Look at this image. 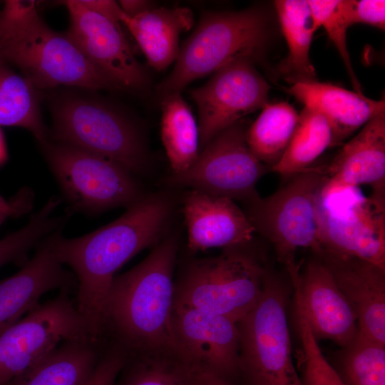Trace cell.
Returning a JSON list of instances; mask_svg holds the SVG:
<instances>
[{
    "mask_svg": "<svg viewBox=\"0 0 385 385\" xmlns=\"http://www.w3.org/2000/svg\"><path fill=\"white\" fill-rule=\"evenodd\" d=\"M298 118L296 110L287 102L267 103L248 127L246 133L248 147L271 170L285 152Z\"/></svg>",
    "mask_w": 385,
    "mask_h": 385,
    "instance_id": "cell-27",
    "label": "cell"
},
{
    "mask_svg": "<svg viewBox=\"0 0 385 385\" xmlns=\"http://www.w3.org/2000/svg\"><path fill=\"white\" fill-rule=\"evenodd\" d=\"M16 197L12 202H8L0 195V212L16 216L27 212L32 207L34 197L29 190L25 188Z\"/></svg>",
    "mask_w": 385,
    "mask_h": 385,
    "instance_id": "cell-37",
    "label": "cell"
},
{
    "mask_svg": "<svg viewBox=\"0 0 385 385\" xmlns=\"http://www.w3.org/2000/svg\"><path fill=\"white\" fill-rule=\"evenodd\" d=\"M289 279L294 300L316 339L331 340L341 348L349 344L358 332L356 318L322 260L314 255Z\"/></svg>",
    "mask_w": 385,
    "mask_h": 385,
    "instance_id": "cell-16",
    "label": "cell"
},
{
    "mask_svg": "<svg viewBox=\"0 0 385 385\" xmlns=\"http://www.w3.org/2000/svg\"><path fill=\"white\" fill-rule=\"evenodd\" d=\"M307 2L314 30L319 27L325 29L343 61L354 91L362 93L347 48L346 31L349 26L342 13L340 0H307Z\"/></svg>",
    "mask_w": 385,
    "mask_h": 385,
    "instance_id": "cell-33",
    "label": "cell"
},
{
    "mask_svg": "<svg viewBox=\"0 0 385 385\" xmlns=\"http://www.w3.org/2000/svg\"><path fill=\"white\" fill-rule=\"evenodd\" d=\"M176 356L183 363L228 380L240 371V332L230 319L194 308L173 306Z\"/></svg>",
    "mask_w": 385,
    "mask_h": 385,
    "instance_id": "cell-15",
    "label": "cell"
},
{
    "mask_svg": "<svg viewBox=\"0 0 385 385\" xmlns=\"http://www.w3.org/2000/svg\"><path fill=\"white\" fill-rule=\"evenodd\" d=\"M294 315L301 343V385H344L332 364L325 358L298 303Z\"/></svg>",
    "mask_w": 385,
    "mask_h": 385,
    "instance_id": "cell-32",
    "label": "cell"
},
{
    "mask_svg": "<svg viewBox=\"0 0 385 385\" xmlns=\"http://www.w3.org/2000/svg\"><path fill=\"white\" fill-rule=\"evenodd\" d=\"M321 197L329 200L354 187L369 185L385 192V111L368 121L345 143L329 165Z\"/></svg>",
    "mask_w": 385,
    "mask_h": 385,
    "instance_id": "cell-19",
    "label": "cell"
},
{
    "mask_svg": "<svg viewBox=\"0 0 385 385\" xmlns=\"http://www.w3.org/2000/svg\"><path fill=\"white\" fill-rule=\"evenodd\" d=\"M89 10L120 24L124 15L118 1L112 0H79Z\"/></svg>",
    "mask_w": 385,
    "mask_h": 385,
    "instance_id": "cell-36",
    "label": "cell"
},
{
    "mask_svg": "<svg viewBox=\"0 0 385 385\" xmlns=\"http://www.w3.org/2000/svg\"><path fill=\"white\" fill-rule=\"evenodd\" d=\"M161 140L173 174L188 170L200 152L198 125L180 92L163 96L161 101Z\"/></svg>",
    "mask_w": 385,
    "mask_h": 385,
    "instance_id": "cell-25",
    "label": "cell"
},
{
    "mask_svg": "<svg viewBox=\"0 0 385 385\" xmlns=\"http://www.w3.org/2000/svg\"><path fill=\"white\" fill-rule=\"evenodd\" d=\"M328 178L325 165L310 168L284 178L270 195L245 205V213L255 232L272 244L289 277L300 271L295 260L297 249L309 248L313 254L321 250L317 210Z\"/></svg>",
    "mask_w": 385,
    "mask_h": 385,
    "instance_id": "cell-6",
    "label": "cell"
},
{
    "mask_svg": "<svg viewBox=\"0 0 385 385\" xmlns=\"http://www.w3.org/2000/svg\"><path fill=\"white\" fill-rule=\"evenodd\" d=\"M183 202L190 251L224 249L252 242L255 230L233 200L189 190Z\"/></svg>",
    "mask_w": 385,
    "mask_h": 385,
    "instance_id": "cell-20",
    "label": "cell"
},
{
    "mask_svg": "<svg viewBox=\"0 0 385 385\" xmlns=\"http://www.w3.org/2000/svg\"><path fill=\"white\" fill-rule=\"evenodd\" d=\"M1 61V60H0Z\"/></svg>",
    "mask_w": 385,
    "mask_h": 385,
    "instance_id": "cell-42",
    "label": "cell"
},
{
    "mask_svg": "<svg viewBox=\"0 0 385 385\" xmlns=\"http://www.w3.org/2000/svg\"><path fill=\"white\" fill-rule=\"evenodd\" d=\"M71 293L60 291L55 298L39 303L0 334V385H7L62 342L94 336L71 300Z\"/></svg>",
    "mask_w": 385,
    "mask_h": 385,
    "instance_id": "cell-11",
    "label": "cell"
},
{
    "mask_svg": "<svg viewBox=\"0 0 385 385\" xmlns=\"http://www.w3.org/2000/svg\"><path fill=\"white\" fill-rule=\"evenodd\" d=\"M237 326L240 371L249 385H301L292 357L287 292L274 272L267 269L259 301Z\"/></svg>",
    "mask_w": 385,
    "mask_h": 385,
    "instance_id": "cell-9",
    "label": "cell"
},
{
    "mask_svg": "<svg viewBox=\"0 0 385 385\" xmlns=\"http://www.w3.org/2000/svg\"><path fill=\"white\" fill-rule=\"evenodd\" d=\"M331 272L356 318L358 332L385 344V270L361 259L321 249Z\"/></svg>",
    "mask_w": 385,
    "mask_h": 385,
    "instance_id": "cell-18",
    "label": "cell"
},
{
    "mask_svg": "<svg viewBox=\"0 0 385 385\" xmlns=\"http://www.w3.org/2000/svg\"><path fill=\"white\" fill-rule=\"evenodd\" d=\"M178 248L177 234L168 235L143 261L113 278L105 307L104 336L111 335L128 356H176L172 314Z\"/></svg>",
    "mask_w": 385,
    "mask_h": 385,
    "instance_id": "cell-2",
    "label": "cell"
},
{
    "mask_svg": "<svg viewBox=\"0 0 385 385\" xmlns=\"http://www.w3.org/2000/svg\"><path fill=\"white\" fill-rule=\"evenodd\" d=\"M332 365L344 385H385V344L359 332Z\"/></svg>",
    "mask_w": 385,
    "mask_h": 385,
    "instance_id": "cell-29",
    "label": "cell"
},
{
    "mask_svg": "<svg viewBox=\"0 0 385 385\" xmlns=\"http://www.w3.org/2000/svg\"><path fill=\"white\" fill-rule=\"evenodd\" d=\"M249 126L241 119L217 134L185 171L170 173L165 183L245 205L260 195L256 185L271 169L252 153L246 140Z\"/></svg>",
    "mask_w": 385,
    "mask_h": 385,
    "instance_id": "cell-10",
    "label": "cell"
},
{
    "mask_svg": "<svg viewBox=\"0 0 385 385\" xmlns=\"http://www.w3.org/2000/svg\"><path fill=\"white\" fill-rule=\"evenodd\" d=\"M274 4L288 47L287 56L279 66V73L292 84L317 81L309 58L316 31L307 0H277Z\"/></svg>",
    "mask_w": 385,
    "mask_h": 385,
    "instance_id": "cell-24",
    "label": "cell"
},
{
    "mask_svg": "<svg viewBox=\"0 0 385 385\" xmlns=\"http://www.w3.org/2000/svg\"><path fill=\"white\" fill-rule=\"evenodd\" d=\"M51 110V140L108 158L136 176L149 171L150 157L140 129L112 106L94 97L68 94Z\"/></svg>",
    "mask_w": 385,
    "mask_h": 385,
    "instance_id": "cell-7",
    "label": "cell"
},
{
    "mask_svg": "<svg viewBox=\"0 0 385 385\" xmlns=\"http://www.w3.org/2000/svg\"><path fill=\"white\" fill-rule=\"evenodd\" d=\"M11 215L3 212H0V227L6 221V220Z\"/></svg>",
    "mask_w": 385,
    "mask_h": 385,
    "instance_id": "cell-41",
    "label": "cell"
},
{
    "mask_svg": "<svg viewBox=\"0 0 385 385\" xmlns=\"http://www.w3.org/2000/svg\"><path fill=\"white\" fill-rule=\"evenodd\" d=\"M65 226L44 237L31 260L14 275L0 281V334L32 310L45 293L77 290V279L56 253V242Z\"/></svg>",
    "mask_w": 385,
    "mask_h": 385,
    "instance_id": "cell-17",
    "label": "cell"
},
{
    "mask_svg": "<svg viewBox=\"0 0 385 385\" xmlns=\"http://www.w3.org/2000/svg\"><path fill=\"white\" fill-rule=\"evenodd\" d=\"M289 93L305 108L320 113L329 123L332 147L339 145L359 128L385 111L384 100H374L329 83L292 84Z\"/></svg>",
    "mask_w": 385,
    "mask_h": 385,
    "instance_id": "cell-21",
    "label": "cell"
},
{
    "mask_svg": "<svg viewBox=\"0 0 385 385\" xmlns=\"http://www.w3.org/2000/svg\"><path fill=\"white\" fill-rule=\"evenodd\" d=\"M7 153L4 137L0 129V165L2 164L6 159Z\"/></svg>",
    "mask_w": 385,
    "mask_h": 385,
    "instance_id": "cell-40",
    "label": "cell"
},
{
    "mask_svg": "<svg viewBox=\"0 0 385 385\" xmlns=\"http://www.w3.org/2000/svg\"><path fill=\"white\" fill-rule=\"evenodd\" d=\"M107 346L106 338L93 335L65 341L7 385H83Z\"/></svg>",
    "mask_w": 385,
    "mask_h": 385,
    "instance_id": "cell-22",
    "label": "cell"
},
{
    "mask_svg": "<svg viewBox=\"0 0 385 385\" xmlns=\"http://www.w3.org/2000/svg\"><path fill=\"white\" fill-rule=\"evenodd\" d=\"M39 145L71 212L93 216L145 195L137 176L113 160L49 139Z\"/></svg>",
    "mask_w": 385,
    "mask_h": 385,
    "instance_id": "cell-8",
    "label": "cell"
},
{
    "mask_svg": "<svg viewBox=\"0 0 385 385\" xmlns=\"http://www.w3.org/2000/svg\"><path fill=\"white\" fill-rule=\"evenodd\" d=\"M94 371L83 385H115L116 378L123 368L127 355L115 342L108 345Z\"/></svg>",
    "mask_w": 385,
    "mask_h": 385,
    "instance_id": "cell-35",
    "label": "cell"
},
{
    "mask_svg": "<svg viewBox=\"0 0 385 385\" xmlns=\"http://www.w3.org/2000/svg\"><path fill=\"white\" fill-rule=\"evenodd\" d=\"M317 222L321 249L385 270V192L355 198L337 209L320 195Z\"/></svg>",
    "mask_w": 385,
    "mask_h": 385,
    "instance_id": "cell-13",
    "label": "cell"
},
{
    "mask_svg": "<svg viewBox=\"0 0 385 385\" xmlns=\"http://www.w3.org/2000/svg\"><path fill=\"white\" fill-rule=\"evenodd\" d=\"M330 147L332 133L329 123L320 113L304 107L285 152L271 172L284 178L304 171Z\"/></svg>",
    "mask_w": 385,
    "mask_h": 385,
    "instance_id": "cell-28",
    "label": "cell"
},
{
    "mask_svg": "<svg viewBox=\"0 0 385 385\" xmlns=\"http://www.w3.org/2000/svg\"><path fill=\"white\" fill-rule=\"evenodd\" d=\"M267 37V19L259 9L205 14L157 90L163 96L180 93L192 81L214 73L232 61L243 57L255 60Z\"/></svg>",
    "mask_w": 385,
    "mask_h": 385,
    "instance_id": "cell-4",
    "label": "cell"
},
{
    "mask_svg": "<svg viewBox=\"0 0 385 385\" xmlns=\"http://www.w3.org/2000/svg\"><path fill=\"white\" fill-rule=\"evenodd\" d=\"M58 196L51 197L44 205L33 214L27 224L0 240V267L14 263L23 267L28 261L30 250L47 235L61 227L66 226L71 211L54 216L53 212L61 203Z\"/></svg>",
    "mask_w": 385,
    "mask_h": 385,
    "instance_id": "cell-30",
    "label": "cell"
},
{
    "mask_svg": "<svg viewBox=\"0 0 385 385\" xmlns=\"http://www.w3.org/2000/svg\"><path fill=\"white\" fill-rule=\"evenodd\" d=\"M170 192L145 194L113 222L83 236L56 242L60 262L77 279L76 308L92 334L104 335L105 307L115 272L130 259L156 245L167 231L175 208Z\"/></svg>",
    "mask_w": 385,
    "mask_h": 385,
    "instance_id": "cell-1",
    "label": "cell"
},
{
    "mask_svg": "<svg viewBox=\"0 0 385 385\" xmlns=\"http://www.w3.org/2000/svg\"><path fill=\"white\" fill-rule=\"evenodd\" d=\"M251 243L190 262L175 285L173 306L242 321L261 297L267 270L250 249Z\"/></svg>",
    "mask_w": 385,
    "mask_h": 385,
    "instance_id": "cell-5",
    "label": "cell"
},
{
    "mask_svg": "<svg viewBox=\"0 0 385 385\" xmlns=\"http://www.w3.org/2000/svg\"><path fill=\"white\" fill-rule=\"evenodd\" d=\"M36 90L23 75L0 61V126L24 128L41 144L48 140V133Z\"/></svg>",
    "mask_w": 385,
    "mask_h": 385,
    "instance_id": "cell-26",
    "label": "cell"
},
{
    "mask_svg": "<svg viewBox=\"0 0 385 385\" xmlns=\"http://www.w3.org/2000/svg\"><path fill=\"white\" fill-rule=\"evenodd\" d=\"M270 86L243 57L226 64L203 86L190 91L199 113L200 145L205 147L220 131L268 103Z\"/></svg>",
    "mask_w": 385,
    "mask_h": 385,
    "instance_id": "cell-12",
    "label": "cell"
},
{
    "mask_svg": "<svg viewBox=\"0 0 385 385\" xmlns=\"http://www.w3.org/2000/svg\"><path fill=\"white\" fill-rule=\"evenodd\" d=\"M185 365L193 385H233L228 380L209 370L186 364Z\"/></svg>",
    "mask_w": 385,
    "mask_h": 385,
    "instance_id": "cell-38",
    "label": "cell"
},
{
    "mask_svg": "<svg viewBox=\"0 0 385 385\" xmlns=\"http://www.w3.org/2000/svg\"><path fill=\"white\" fill-rule=\"evenodd\" d=\"M70 25L66 34L119 90L145 89L148 78L135 58L120 24L89 10L79 0L61 1Z\"/></svg>",
    "mask_w": 385,
    "mask_h": 385,
    "instance_id": "cell-14",
    "label": "cell"
},
{
    "mask_svg": "<svg viewBox=\"0 0 385 385\" xmlns=\"http://www.w3.org/2000/svg\"><path fill=\"white\" fill-rule=\"evenodd\" d=\"M121 23L134 37L148 64L162 71L176 61L180 34L191 29L194 18L189 8L154 7L134 17L124 14Z\"/></svg>",
    "mask_w": 385,
    "mask_h": 385,
    "instance_id": "cell-23",
    "label": "cell"
},
{
    "mask_svg": "<svg viewBox=\"0 0 385 385\" xmlns=\"http://www.w3.org/2000/svg\"><path fill=\"white\" fill-rule=\"evenodd\" d=\"M124 14L134 17L154 7V3L146 0H121L118 1Z\"/></svg>",
    "mask_w": 385,
    "mask_h": 385,
    "instance_id": "cell-39",
    "label": "cell"
},
{
    "mask_svg": "<svg viewBox=\"0 0 385 385\" xmlns=\"http://www.w3.org/2000/svg\"><path fill=\"white\" fill-rule=\"evenodd\" d=\"M34 0H7L0 11V60L20 69L36 89L66 86L119 90L66 33L51 29Z\"/></svg>",
    "mask_w": 385,
    "mask_h": 385,
    "instance_id": "cell-3",
    "label": "cell"
},
{
    "mask_svg": "<svg viewBox=\"0 0 385 385\" xmlns=\"http://www.w3.org/2000/svg\"><path fill=\"white\" fill-rule=\"evenodd\" d=\"M138 359L119 385H193L185 364L176 356L143 354Z\"/></svg>",
    "mask_w": 385,
    "mask_h": 385,
    "instance_id": "cell-31",
    "label": "cell"
},
{
    "mask_svg": "<svg viewBox=\"0 0 385 385\" xmlns=\"http://www.w3.org/2000/svg\"><path fill=\"white\" fill-rule=\"evenodd\" d=\"M339 4L349 26L360 23L384 31V0H340Z\"/></svg>",
    "mask_w": 385,
    "mask_h": 385,
    "instance_id": "cell-34",
    "label": "cell"
}]
</instances>
